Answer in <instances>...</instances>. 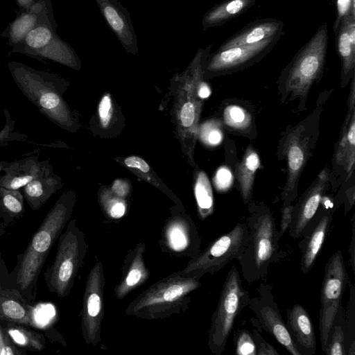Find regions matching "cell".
I'll list each match as a JSON object with an SVG mask.
<instances>
[{"label":"cell","instance_id":"29","mask_svg":"<svg viewBox=\"0 0 355 355\" xmlns=\"http://www.w3.org/2000/svg\"><path fill=\"white\" fill-rule=\"evenodd\" d=\"M33 309L7 293L0 294V318L8 322L32 325Z\"/></svg>","mask_w":355,"mask_h":355},{"label":"cell","instance_id":"45","mask_svg":"<svg viewBox=\"0 0 355 355\" xmlns=\"http://www.w3.org/2000/svg\"><path fill=\"white\" fill-rule=\"evenodd\" d=\"M293 208V205L292 204L287 206H282L281 208V220L279 228L278 230V236L279 239H282L289 227L291 221Z\"/></svg>","mask_w":355,"mask_h":355},{"label":"cell","instance_id":"50","mask_svg":"<svg viewBox=\"0 0 355 355\" xmlns=\"http://www.w3.org/2000/svg\"><path fill=\"white\" fill-rule=\"evenodd\" d=\"M39 0H16L20 12L28 10Z\"/></svg>","mask_w":355,"mask_h":355},{"label":"cell","instance_id":"39","mask_svg":"<svg viewBox=\"0 0 355 355\" xmlns=\"http://www.w3.org/2000/svg\"><path fill=\"white\" fill-rule=\"evenodd\" d=\"M250 322L254 327L252 334L257 348V355H277L279 352L269 343L266 341L261 334V329L258 328L257 320L255 318H250Z\"/></svg>","mask_w":355,"mask_h":355},{"label":"cell","instance_id":"25","mask_svg":"<svg viewBox=\"0 0 355 355\" xmlns=\"http://www.w3.org/2000/svg\"><path fill=\"white\" fill-rule=\"evenodd\" d=\"M163 234L166 245L171 250L187 251L192 257L200 252V237L192 220L173 219L165 225Z\"/></svg>","mask_w":355,"mask_h":355},{"label":"cell","instance_id":"8","mask_svg":"<svg viewBox=\"0 0 355 355\" xmlns=\"http://www.w3.org/2000/svg\"><path fill=\"white\" fill-rule=\"evenodd\" d=\"M250 298L237 268L232 266L225 279L207 332V345L212 354L220 355L224 351L236 319L248 305Z\"/></svg>","mask_w":355,"mask_h":355},{"label":"cell","instance_id":"23","mask_svg":"<svg viewBox=\"0 0 355 355\" xmlns=\"http://www.w3.org/2000/svg\"><path fill=\"white\" fill-rule=\"evenodd\" d=\"M50 164L49 159L39 161L37 155H29L11 162H3L0 187L19 189L41 175Z\"/></svg>","mask_w":355,"mask_h":355},{"label":"cell","instance_id":"33","mask_svg":"<svg viewBox=\"0 0 355 355\" xmlns=\"http://www.w3.org/2000/svg\"><path fill=\"white\" fill-rule=\"evenodd\" d=\"M349 295L344 312L345 348L346 355L355 354V288L349 281Z\"/></svg>","mask_w":355,"mask_h":355},{"label":"cell","instance_id":"41","mask_svg":"<svg viewBox=\"0 0 355 355\" xmlns=\"http://www.w3.org/2000/svg\"><path fill=\"white\" fill-rule=\"evenodd\" d=\"M233 182L234 176L229 168L221 166L218 168L214 178V183L218 191H227L232 187Z\"/></svg>","mask_w":355,"mask_h":355},{"label":"cell","instance_id":"46","mask_svg":"<svg viewBox=\"0 0 355 355\" xmlns=\"http://www.w3.org/2000/svg\"><path fill=\"white\" fill-rule=\"evenodd\" d=\"M107 214L114 219H119L123 217L126 211L125 203L121 200L112 201L111 203L105 207Z\"/></svg>","mask_w":355,"mask_h":355},{"label":"cell","instance_id":"5","mask_svg":"<svg viewBox=\"0 0 355 355\" xmlns=\"http://www.w3.org/2000/svg\"><path fill=\"white\" fill-rule=\"evenodd\" d=\"M322 110L318 106L296 125H288L279 141L277 154L279 159L286 161L287 169L281 193L283 207L291 205L296 199L300 175L316 146Z\"/></svg>","mask_w":355,"mask_h":355},{"label":"cell","instance_id":"16","mask_svg":"<svg viewBox=\"0 0 355 355\" xmlns=\"http://www.w3.org/2000/svg\"><path fill=\"white\" fill-rule=\"evenodd\" d=\"M347 112L333 157L335 173H344L345 180L353 174L355 163V76L351 79Z\"/></svg>","mask_w":355,"mask_h":355},{"label":"cell","instance_id":"51","mask_svg":"<svg viewBox=\"0 0 355 355\" xmlns=\"http://www.w3.org/2000/svg\"><path fill=\"white\" fill-rule=\"evenodd\" d=\"M113 191L119 196L123 197L127 193L125 184L121 181H116L112 187Z\"/></svg>","mask_w":355,"mask_h":355},{"label":"cell","instance_id":"42","mask_svg":"<svg viewBox=\"0 0 355 355\" xmlns=\"http://www.w3.org/2000/svg\"><path fill=\"white\" fill-rule=\"evenodd\" d=\"M23 354L12 342L10 337L0 324V355H19Z\"/></svg>","mask_w":355,"mask_h":355},{"label":"cell","instance_id":"27","mask_svg":"<svg viewBox=\"0 0 355 355\" xmlns=\"http://www.w3.org/2000/svg\"><path fill=\"white\" fill-rule=\"evenodd\" d=\"M257 0H225L210 9L202 19V30L220 26L252 8Z\"/></svg>","mask_w":355,"mask_h":355},{"label":"cell","instance_id":"31","mask_svg":"<svg viewBox=\"0 0 355 355\" xmlns=\"http://www.w3.org/2000/svg\"><path fill=\"white\" fill-rule=\"evenodd\" d=\"M194 193L199 217L201 220H205L214 211V198L209 180L203 171H200L198 175Z\"/></svg>","mask_w":355,"mask_h":355},{"label":"cell","instance_id":"28","mask_svg":"<svg viewBox=\"0 0 355 355\" xmlns=\"http://www.w3.org/2000/svg\"><path fill=\"white\" fill-rule=\"evenodd\" d=\"M260 165V159L257 153L252 146H248L242 159L236 166L235 176L239 183L242 199L246 205L251 202L255 173Z\"/></svg>","mask_w":355,"mask_h":355},{"label":"cell","instance_id":"36","mask_svg":"<svg viewBox=\"0 0 355 355\" xmlns=\"http://www.w3.org/2000/svg\"><path fill=\"white\" fill-rule=\"evenodd\" d=\"M235 353L239 355H257V348L252 332L238 328L234 331Z\"/></svg>","mask_w":355,"mask_h":355},{"label":"cell","instance_id":"19","mask_svg":"<svg viewBox=\"0 0 355 355\" xmlns=\"http://www.w3.org/2000/svg\"><path fill=\"white\" fill-rule=\"evenodd\" d=\"M55 21L51 0H39L28 10L19 12L1 36L12 47L20 44L29 31L37 25Z\"/></svg>","mask_w":355,"mask_h":355},{"label":"cell","instance_id":"49","mask_svg":"<svg viewBox=\"0 0 355 355\" xmlns=\"http://www.w3.org/2000/svg\"><path fill=\"white\" fill-rule=\"evenodd\" d=\"M210 94L211 89L209 85L205 82H201L198 87V96L204 99L208 98Z\"/></svg>","mask_w":355,"mask_h":355},{"label":"cell","instance_id":"30","mask_svg":"<svg viewBox=\"0 0 355 355\" xmlns=\"http://www.w3.org/2000/svg\"><path fill=\"white\" fill-rule=\"evenodd\" d=\"M12 342L28 350L42 351L45 347L44 338L41 334L16 323L9 322L5 328Z\"/></svg>","mask_w":355,"mask_h":355},{"label":"cell","instance_id":"14","mask_svg":"<svg viewBox=\"0 0 355 355\" xmlns=\"http://www.w3.org/2000/svg\"><path fill=\"white\" fill-rule=\"evenodd\" d=\"M257 295L250 298L248 307L255 314L261 329L269 333L292 355H300L287 331L272 294V286L261 284Z\"/></svg>","mask_w":355,"mask_h":355},{"label":"cell","instance_id":"35","mask_svg":"<svg viewBox=\"0 0 355 355\" xmlns=\"http://www.w3.org/2000/svg\"><path fill=\"white\" fill-rule=\"evenodd\" d=\"M226 125L234 130H247L251 122V116L246 110L237 105H230L223 112Z\"/></svg>","mask_w":355,"mask_h":355},{"label":"cell","instance_id":"15","mask_svg":"<svg viewBox=\"0 0 355 355\" xmlns=\"http://www.w3.org/2000/svg\"><path fill=\"white\" fill-rule=\"evenodd\" d=\"M330 182V171L324 168L293 205L291 221L288 229L293 239H300L318 211Z\"/></svg>","mask_w":355,"mask_h":355},{"label":"cell","instance_id":"1","mask_svg":"<svg viewBox=\"0 0 355 355\" xmlns=\"http://www.w3.org/2000/svg\"><path fill=\"white\" fill-rule=\"evenodd\" d=\"M328 26L322 24L282 69L278 79L277 94L281 103H297L300 112L311 87L322 77L328 47Z\"/></svg>","mask_w":355,"mask_h":355},{"label":"cell","instance_id":"52","mask_svg":"<svg viewBox=\"0 0 355 355\" xmlns=\"http://www.w3.org/2000/svg\"><path fill=\"white\" fill-rule=\"evenodd\" d=\"M3 162H4V161H0V174L2 172V168H3Z\"/></svg>","mask_w":355,"mask_h":355},{"label":"cell","instance_id":"6","mask_svg":"<svg viewBox=\"0 0 355 355\" xmlns=\"http://www.w3.org/2000/svg\"><path fill=\"white\" fill-rule=\"evenodd\" d=\"M73 204L72 193H63L48 211L33 235L17 272V283L21 291L35 286L49 252L69 221Z\"/></svg>","mask_w":355,"mask_h":355},{"label":"cell","instance_id":"11","mask_svg":"<svg viewBox=\"0 0 355 355\" xmlns=\"http://www.w3.org/2000/svg\"><path fill=\"white\" fill-rule=\"evenodd\" d=\"M349 277L341 250H337L328 259L324 270L320 290L319 331L321 350L324 352L334 317L342 304V297Z\"/></svg>","mask_w":355,"mask_h":355},{"label":"cell","instance_id":"38","mask_svg":"<svg viewBox=\"0 0 355 355\" xmlns=\"http://www.w3.org/2000/svg\"><path fill=\"white\" fill-rule=\"evenodd\" d=\"M223 137L222 125L218 121H209L202 129V138L211 146H217L221 143Z\"/></svg>","mask_w":355,"mask_h":355},{"label":"cell","instance_id":"3","mask_svg":"<svg viewBox=\"0 0 355 355\" xmlns=\"http://www.w3.org/2000/svg\"><path fill=\"white\" fill-rule=\"evenodd\" d=\"M8 68L21 92L41 114L61 128L73 125L71 114L62 96L64 80L53 73L16 61L9 62Z\"/></svg>","mask_w":355,"mask_h":355},{"label":"cell","instance_id":"40","mask_svg":"<svg viewBox=\"0 0 355 355\" xmlns=\"http://www.w3.org/2000/svg\"><path fill=\"white\" fill-rule=\"evenodd\" d=\"M336 9V19L333 25V32L336 33L340 21L347 15H355V0H332Z\"/></svg>","mask_w":355,"mask_h":355},{"label":"cell","instance_id":"10","mask_svg":"<svg viewBox=\"0 0 355 355\" xmlns=\"http://www.w3.org/2000/svg\"><path fill=\"white\" fill-rule=\"evenodd\" d=\"M56 21L37 25L20 44L11 48L8 55L21 53L38 60H50L78 69L80 62L76 51L58 35Z\"/></svg>","mask_w":355,"mask_h":355},{"label":"cell","instance_id":"20","mask_svg":"<svg viewBox=\"0 0 355 355\" xmlns=\"http://www.w3.org/2000/svg\"><path fill=\"white\" fill-rule=\"evenodd\" d=\"M145 250L146 244L139 242L126 254L121 279L114 288V295L118 300L123 299L149 279L150 271L144 258Z\"/></svg>","mask_w":355,"mask_h":355},{"label":"cell","instance_id":"21","mask_svg":"<svg viewBox=\"0 0 355 355\" xmlns=\"http://www.w3.org/2000/svg\"><path fill=\"white\" fill-rule=\"evenodd\" d=\"M287 331L300 355H314L316 338L312 320L301 304H295L286 311Z\"/></svg>","mask_w":355,"mask_h":355},{"label":"cell","instance_id":"17","mask_svg":"<svg viewBox=\"0 0 355 355\" xmlns=\"http://www.w3.org/2000/svg\"><path fill=\"white\" fill-rule=\"evenodd\" d=\"M331 221L332 211L317 212L305 230L298 244L301 253L300 269L302 273H308L313 268L329 234Z\"/></svg>","mask_w":355,"mask_h":355},{"label":"cell","instance_id":"13","mask_svg":"<svg viewBox=\"0 0 355 355\" xmlns=\"http://www.w3.org/2000/svg\"><path fill=\"white\" fill-rule=\"evenodd\" d=\"M280 37L259 43L240 46L209 53L205 63L209 76H223L248 68L261 61L275 47Z\"/></svg>","mask_w":355,"mask_h":355},{"label":"cell","instance_id":"44","mask_svg":"<svg viewBox=\"0 0 355 355\" xmlns=\"http://www.w3.org/2000/svg\"><path fill=\"white\" fill-rule=\"evenodd\" d=\"M196 118V107L193 102L188 101L182 107L180 111V120L185 128L191 127Z\"/></svg>","mask_w":355,"mask_h":355},{"label":"cell","instance_id":"22","mask_svg":"<svg viewBox=\"0 0 355 355\" xmlns=\"http://www.w3.org/2000/svg\"><path fill=\"white\" fill-rule=\"evenodd\" d=\"M284 24L275 18L259 19L245 26L235 34L225 40L218 49L224 50L232 47L259 43L273 37H282L284 32Z\"/></svg>","mask_w":355,"mask_h":355},{"label":"cell","instance_id":"9","mask_svg":"<svg viewBox=\"0 0 355 355\" xmlns=\"http://www.w3.org/2000/svg\"><path fill=\"white\" fill-rule=\"evenodd\" d=\"M248 240L246 223L238 222L230 231L216 239L203 251L192 257L178 272L198 279L205 274H214L233 259H240Z\"/></svg>","mask_w":355,"mask_h":355},{"label":"cell","instance_id":"24","mask_svg":"<svg viewBox=\"0 0 355 355\" xmlns=\"http://www.w3.org/2000/svg\"><path fill=\"white\" fill-rule=\"evenodd\" d=\"M336 52L340 60V87L355 76V15L343 18L334 33Z\"/></svg>","mask_w":355,"mask_h":355},{"label":"cell","instance_id":"18","mask_svg":"<svg viewBox=\"0 0 355 355\" xmlns=\"http://www.w3.org/2000/svg\"><path fill=\"white\" fill-rule=\"evenodd\" d=\"M107 25L127 52L138 53L137 37L130 14L118 0H95Z\"/></svg>","mask_w":355,"mask_h":355},{"label":"cell","instance_id":"7","mask_svg":"<svg viewBox=\"0 0 355 355\" xmlns=\"http://www.w3.org/2000/svg\"><path fill=\"white\" fill-rule=\"evenodd\" d=\"M87 248L85 233L78 227L76 220L69 221L58 238L54 261L45 275L49 289L60 299L70 293Z\"/></svg>","mask_w":355,"mask_h":355},{"label":"cell","instance_id":"26","mask_svg":"<svg viewBox=\"0 0 355 355\" xmlns=\"http://www.w3.org/2000/svg\"><path fill=\"white\" fill-rule=\"evenodd\" d=\"M61 187L60 178L49 164L41 175L23 187L24 198L32 209L37 210Z\"/></svg>","mask_w":355,"mask_h":355},{"label":"cell","instance_id":"37","mask_svg":"<svg viewBox=\"0 0 355 355\" xmlns=\"http://www.w3.org/2000/svg\"><path fill=\"white\" fill-rule=\"evenodd\" d=\"M5 123L0 130V147L7 146L10 142L26 141L28 136L15 130V121L12 118L10 112L3 110Z\"/></svg>","mask_w":355,"mask_h":355},{"label":"cell","instance_id":"43","mask_svg":"<svg viewBox=\"0 0 355 355\" xmlns=\"http://www.w3.org/2000/svg\"><path fill=\"white\" fill-rule=\"evenodd\" d=\"M112 101L109 94L105 95L98 105V115L101 123L106 128L110 123L112 113Z\"/></svg>","mask_w":355,"mask_h":355},{"label":"cell","instance_id":"34","mask_svg":"<svg viewBox=\"0 0 355 355\" xmlns=\"http://www.w3.org/2000/svg\"><path fill=\"white\" fill-rule=\"evenodd\" d=\"M0 209L12 217L22 216L24 212V196L19 189L0 187Z\"/></svg>","mask_w":355,"mask_h":355},{"label":"cell","instance_id":"48","mask_svg":"<svg viewBox=\"0 0 355 355\" xmlns=\"http://www.w3.org/2000/svg\"><path fill=\"white\" fill-rule=\"evenodd\" d=\"M351 224V241L349 245L348 252L349 254V264L352 267V271L355 272V215L354 214L352 218Z\"/></svg>","mask_w":355,"mask_h":355},{"label":"cell","instance_id":"2","mask_svg":"<svg viewBox=\"0 0 355 355\" xmlns=\"http://www.w3.org/2000/svg\"><path fill=\"white\" fill-rule=\"evenodd\" d=\"M246 218L248 240L238 261L244 280L252 284L266 278L270 265L279 257V238L275 218L263 205H250Z\"/></svg>","mask_w":355,"mask_h":355},{"label":"cell","instance_id":"53","mask_svg":"<svg viewBox=\"0 0 355 355\" xmlns=\"http://www.w3.org/2000/svg\"><path fill=\"white\" fill-rule=\"evenodd\" d=\"M1 230H0V234H1Z\"/></svg>","mask_w":355,"mask_h":355},{"label":"cell","instance_id":"32","mask_svg":"<svg viewBox=\"0 0 355 355\" xmlns=\"http://www.w3.org/2000/svg\"><path fill=\"white\" fill-rule=\"evenodd\" d=\"M344 312L341 304L329 330L324 353L328 355H346L345 348Z\"/></svg>","mask_w":355,"mask_h":355},{"label":"cell","instance_id":"4","mask_svg":"<svg viewBox=\"0 0 355 355\" xmlns=\"http://www.w3.org/2000/svg\"><path fill=\"white\" fill-rule=\"evenodd\" d=\"M202 285L200 279L174 272L155 282L133 300L125 313L145 320H157L185 311L190 294Z\"/></svg>","mask_w":355,"mask_h":355},{"label":"cell","instance_id":"47","mask_svg":"<svg viewBox=\"0 0 355 355\" xmlns=\"http://www.w3.org/2000/svg\"><path fill=\"white\" fill-rule=\"evenodd\" d=\"M125 164L132 168H137L143 173H148L150 166L142 158L137 156H131L125 159Z\"/></svg>","mask_w":355,"mask_h":355},{"label":"cell","instance_id":"12","mask_svg":"<svg viewBox=\"0 0 355 355\" xmlns=\"http://www.w3.org/2000/svg\"><path fill=\"white\" fill-rule=\"evenodd\" d=\"M105 279L102 262L97 260L87 276L80 311L81 331L88 345L101 342V324L104 317Z\"/></svg>","mask_w":355,"mask_h":355}]
</instances>
